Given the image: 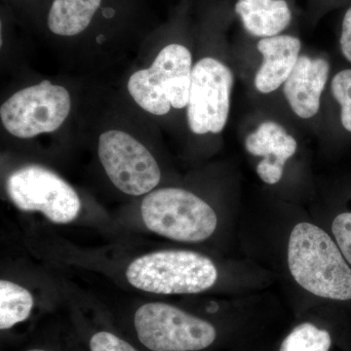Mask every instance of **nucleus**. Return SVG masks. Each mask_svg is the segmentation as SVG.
I'll return each mask as SVG.
<instances>
[{
    "mask_svg": "<svg viewBox=\"0 0 351 351\" xmlns=\"http://www.w3.org/2000/svg\"><path fill=\"white\" fill-rule=\"evenodd\" d=\"M288 265L302 288L325 299H351V269L343 254L324 230L301 223L289 239Z\"/></svg>",
    "mask_w": 351,
    "mask_h": 351,
    "instance_id": "f257e3e1",
    "label": "nucleus"
},
{
    "mask_svg": "<svg viewBox=\"0 0 351 351\" xmlns=\"http://www.w3.org/2000/svg\"><path fill=\"white\" fill-rule=\"evenodd\" d=\"M127 280L145 292L161 295L197 294L216 283L218 271L209 258L191 251H159L136 258Z\"/></svg>",
    "mask_w": 351,
    "mask_h": 351,
    "instance_id": "f03ea898",
    "label": "nucleus"
},
{
    "mask_svg": "<svg viewBox=\"0 0 351 351\" xmlns=\"http://www.w3.org/2000/svg\"><path fill=\"white\" fill-rule=\"evenodd\" d=\"M193 57L181 44H170L157 55L149 69L129 78L128 91L147 112L165 115L171 108L188 107L193 75Z\"/></svg>",
    "mask_w": 351,
    "mask_h": 351,
    "instance_id": "7ed1b4c3",
    "label": "nucleus"
},
{
    "mask_svg": "<svg viewBox=\"0 0 351 351\" xmlns=\"http://www.w3.org/2000/svg\"><path fill=\"white\" fill-rule=\"evenodd\" d=\"M142 217L152 232L180 242L204 241L216 230L218 218L212 207L186 189H157L145 196Z\"/></svg>",
    "mask_w": 351,
    "mask_h": 351,
    "instance_id": "20e7f679",
    "label": "nucleus"
},
{
    "mask_svg": "<svg viewBox=\"0 0 351 351\" xmlns=\"http://www.w3.org/2000/svg\"><path fill=\"white\" fill-rule=\"evenodd\" d=\"M134 321L141 343L152 351L204 350L217 337L207 321L162 302L141 306Z\"/></svg>",
    "mask_w": 351,
    "mask_h": 351,
    "instance_id": "39448f33",
    "label": "nucleus"
},
{
    "mask_svg": "<svg viewBox=\"0 0 351 351\" xmlns=\"http://www.w3.org/2000/svg\"><path fill=\"white\" fill-rule=\"evenodd\" d=\"M68 90L48 80L16 92L2 104L0 119L11 135L29 138L52 133L64 123L71 112Z\"/></svg>",
    "mask_w": 351,
    "mask_h": 351,
    "instance_id": "423d86ee",
    "label": "nucleus"
},
{
    "mask_svg": "<svg viewBox=\"0 0 351 351\" xmlns=\"http://www.w3.org/2000/svg\"><path fill=\"white\" fill-rule=\"evenodd\" d=\"M6 189L16 207L25 212H41L53 223H71L82 207L75 189L41 166H25L13 172Z\"/></svg>",
    "mask_w": 351,
    "mask_h": 351,
    "instance_id": "0eeeda50",
    "label": "nucleus"
},
{
    "mask_svg": "<svg viewBox=\"0 0 351 351\" xmlns=\"http://www.w3.org/2000/svg\"><path fill=\"white\" fill-rule=\"evenodd\" d=\"M99 158L112 184L126 195H147L161 179L160 168L149 149L123 131L101 134Z\"/></svg>",
    "mask_w": 351,
    "mask_h": 351,
    "instance_id": "6e6552de",
    "label": "nucleus"
},
{
    "mask_svg": "<svg viewBox=\"0 0 351 351\" xmlns=\"http://www.w3.org/2000/svg\"><path fill=\"white\" fill-rule=\"evenodd\" d=\"M233 80L232 69L214 58H203L195 64L186 107L191 132L205 135L219 134L225 129Z\"/></svg>",
    "mask_w": 351,
    "mask_h": 351,
    "instance_id": "1a4fd4ad",
    "label": "nucleus"
},
{
    "mask_svg": "<svg viewBox=\"0 0 351 351\" xmlns=\"http://www.w3.org/2000/svg\"><path fill=\"white\" fill-rule=\"evenodd\" d=\"M330 64L323 58L300 56L283 92L293 112L302 119L315 117L319 112L321 96L329 78Z\"/></svg>",
    "mask_w": 351,
    "mask_h": 351,
    "instance_id": "9d476101",
    "label": "nucleus"
},
{
    "mask_svg": "<svg viewBox=\"0 0 351 351\" xmlns=\"http://www.w3.org/2000/svg\"><path fill=\"white\" fill-rule=\"evenodd\" d=\"M297 141L285 128L274 121L263 122L245 140V149L252 156L263 157L258 164V177L265 184L280 181L286 161L297 152Z\"/></svg>",
    "mask_w": 351,
    "mask_h": 351,
    "instance_id": "9b49d317",
    "label": "nucleus"
},
{
    "mask_svg": "<svg viewBox=\"0 0 351 351\" xmlns=\"http://www.w3.org/2000/svg\"><path fill=\"white\" fill-rule=\"evenodd\" d=\"M257 47L263 63L254 82L261 93H271L285 83L294 69L301 52V40L295 36L279 34L261 39Z\"/></svg>",
    "mask_w": 351,
    "mask_h": 351,
    "instance_id": "f8f14e48",
    "label": "nucleus"
},
{
    "mask_svg": "<svg viewBox=\"0 0 351 351\" xmlns=\"http://www.w3.org/2000/svg\"><path fill=\"white\" fill-rule=\"evenodd\" d=\"M235 12L247 32L262 38L279 36L292 21L285 0H237Z\"/></svg>",
    "mask_w": 351,
    "mask_h": 351,
    "instance_id": "ddd939ff",
    "label": "nucleus"
},
{
    "mask_svg": "<svg viewBox=\"0 0 351 351\" xmlns=\"http://www.w3.org/2000/svg\"><path fill=\"white\" fill-rule=\"evenodd\" d=\"M101 0H54L48 15V27L61 36H75L87 29Z\"/></svg>",
    "mask_w": 351,
    "mask_h": 351,
    "instance_id": "4468645a",
    "label": "nucleus"
},
{
    "mask_svg": "<svg viewBox=\"0 0 351 351\" xmlns=\"http://www.w3.org/2000/svg\"><path fill=\"white\" fill-rule=\"evenodd\" d=\"M34 298L27 289L10 281H0V329L7 330L29 318Z\"/></svg>",
    "mask_w": 351,
    "mask_h": 351,
    "instance_id": "2eb2a0df",
    "label": "nucleus"
},
{
    "mask_svg": "<svg viewBox=\"0 0 351 351\" xmlns=\"http://www.w3.org/2000/svg\"><path fill=\"white\" fill-rule=\"evenodd\" d=\"M331 345L329 332L311 323H302L284 339L279 351H329Z\"/></svg>",
    "mask_w": 351,
    "mask_h": 351,
    "instance_id": "dca6fc26",
    "label": "nucleus"
},
{
    "mask_svg": "<svg viewBox=\"0 0 351 351\" xmlns=\"http://www.w3.org/2000/svg\"><path fill=\"white\" fill-rule=\"evenodd\" d=\"M331 92L341 107V123L351 133V69L339 71L332 77Z\"/></svg>",
    "mask_w": 351,
    "mask_h": 351,
    "instance_id": "f3484780",
    "label": "nucleus"
},
{
    "mask_svg": "<svg viewBox=\"0 0 351 351\" xmlns=\"http://www.w3.org/2000/svg\"><path fill=\"white\" fill-rule=\"evenodd\" d=\"M332 232L343 257L351 265V213H343L332 221Z\"/></svg>",
    "mask_w": 351,
    "mask_h": 351,
    "instance_id": "a211bd4d",
    "label": "nucleus"
},
{
    "mask_svg": "<svg viewBox=\"0 0 351 351\" xmlns=\"http://www.w3.org/2000/svg\"><path fill=\"white\" fill-rule=\"evenodd\" d=\"M91 351H137L128 343L108 332L95 334L90 341Z\"/></svg>",
    "mask_w": 351,
    "mask_h": 351,
    "instance_id": "6ab92c4d",
    "label": "nucleus"
},
{
    "mask_svg": "<svg viewBox=\"0 0 351 351\" xmlns=\"http://www.w3.org/2000/svg\"><path fill=\"white\" fill-rule=\"evenodd\" d=\"M339 47L341 54L351 63V5L346 9L341 22Z\"/></svg>",
    "mask_w": 351,
    "mask_h": 351,
    "instance_id": "aec40b11",
    "label": "nucleus"
},
{
    "mask_svg": "<svg viewBox=\"0 0 351 351\" xmlns=\"http://www.w3.org/2000/svg\"><path fill=\"white\" fill-rule=\"evenodd\" d=\"M29 351H44V350H29Z\"/></svg>",
    "mask_w": 351,
    "mask_h": 351,
    "instance_id": "412c9836",
    "label": "nucleus"
}]
</instances>
